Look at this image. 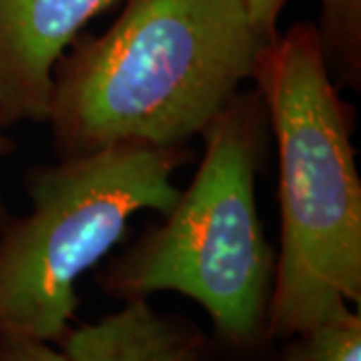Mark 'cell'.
<instances>
[{"label":"cell","mask_w":361,"mask_h":361,"mask_svg":"<svg viewBox=\"0 0 361 361\" xmlns=\"http://www.w3.org/2000/svg\"><path fill=\"white\" fill-rule=\"evenodd\" d=\"M269 40L243 0H127L103 35H78L54 65L44 123L56 155L189 145L253 78Z\"/></svg>","instance_id":"obj_1"},{"label":"cell","mask_w":361,"mask_h":361,"mask_svg":"<svg viewBox=\"0 0 361 361\" xmlns=\"http://www.w3.org/2000/svg\"><path fill=\"white\" fill-rule=\"evenodd\" d=\"M253 80L279 159L281 239L267 334L289 339L361 305V179L355 113L337 92L317 30L299 23L267 42Z\"/></svg>","instance_id":"obj_2"},{"label":"cell","mask_w":361,"mask_h":361,"mask_svg":"<svg viewBox=\"0 0 361 361\" xmlns=\"http://www.w3.org/2000/svg\"><path fill=\"white\" fill-rule=\"evenodd\" d=\"M0 361H68L54 343L0 331Z\"/></svg>","instance_id":"obj_9"},{"label":"cell","mask_w":361,"mask_h":361,"mask_svg":"<svg viewBox=\"0 0 361 361\" xmlns=\"http://www.w3.org/2000/svg\"><path fill=\"white\" fill-rule=\"evenodd\" d=\"M243 2H245L249 18L257 26L259 32L267 39H275L277 20L287 0H243Z\"/></svg>","instance_id":"obj_10"},{"label":"cell","mask_w":361,"mask_h":361,"mask_svg":"<svg viewBox=\"0 0 361 361\" xmlns=\"http://www.w3.org/2000/svg\"><path fill=\"white\" fill-rule=\"evenodd\" d=\"M259 90H239L199 135L193 180L161 223L149 227L94 275L118 301L177 291L213 322L219 353L259 361L269 348L275 251L259 217L255 179L271 139Z\"/></svg>","instance_id":"obj_3"},{"label":"cell","mask_w":361,"mask_h":361,"mask_svg":"<svg viewBox=\"0 0 361 361\" xmlns=\"http://www.w3.org/2000/svg\"><path fill=\"white\" fill-rule=\"evenodd\" d=\"M113 0H0V123H44L52 71Z\"/></svg>","instance_id":"obj_5"},{"label":"cell","mask_w":361,"mask_h":361,"mask_svg":"<svg viewBox=\"0 0 361 361\" xmlns=\"http://www.w3.org/2000/svg\"><path fill=\"white\" fill-rule=\"evenodd\" d=\"M14 151V142L6 137V127L0 123V169H2V161L4 157H8ZM11 219V211L4 203V195H2V183H0V231L4 229V225Z\"/></svg>","instance_id":"obj_11"},{"label":"cell","mask_w":361,"mask_h":361,"mask_svg":"<svg viewBox=\"0 0 361 361\" xmlns=\"http://www.w3.org/2000/svg\"><path fill=\"white\" fill-rule=\"evenodd\" d=\"M279 361H361L360 310L291 336Z\"/></svg>","instance_id":"obj_8"},{"label":"cell","mask_w":361,"mask_h":361,"mask_svg":"<svg viewBox=\"0 0 361 361\" xmlns=\"http://www.w3.org/2000/svg\"><path fill=\"white\" fill-rule=\"evenodd\" d=\"M189 145L118 142L26 171L30 211L0 231V331L59 343L78 307L77 281L118 245L145 209L165 215Z\"/></svg>","instance_id":"obj_4"},{"label":"cell","mask_w":361,"mask_h":361,"mask_svg":"<svg viewBox=\"0 0 361 361\" xmlns=\"http://www.w3.org/2000/svg\"><path fill=\"white\" fill-rule=\"evenodd\" d=\"M322 25L315 26L323 61L334 82L361 87V0H319Z\"/></svg>","instance_id":"obj_7"},{"label":"cell","mask_w":361,"mask_h":361,"mask_svg":"<svg viewBox=\"0 0 361 361\" xmlns=\"http://www.w3.org/2000/svg\"><path fill=\"white\" fill-rule=\"evenodd\" d=\"M68 361H219L221 353L191 319L157 311L149 299L125 301L99 322L71 327L56 343Z\"/></svg>","instance_id":"obj_6"}]
</instances>
